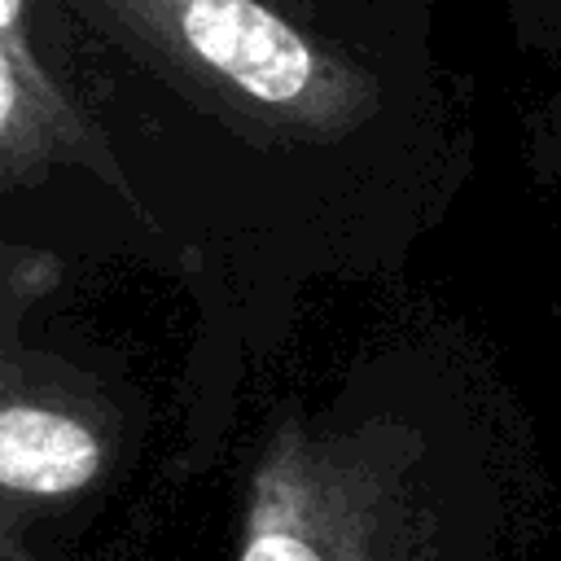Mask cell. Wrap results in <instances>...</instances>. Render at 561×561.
Returning a JSON list of instances; mask_svg holds the SVG:
<instances>
[{
    "mask_svg": "<svg viewBox=\"0 0 561 561\" xmlns=\"http://www.w3.org/2000/svg\"><path fill=\"white\" fill-rule=\"evenodd\" d=\"M184 96L263 140H333L377 110L364 70L263 0H83Z\"/></svg>",
    "mask_w": 561,
    "mask_h": 561,
    "instance_id": "1",
    "label": "cell"
},
{
    "mask_svg": "<svg viewBox=\"0 0 561 561\" xmlns=\"http://www.w3.org/2000/svg\"><path fill=\"white\" fill-rule=\"evenodd\" d=\"M364 504L368 473L351 451L285 430L259 469L241 561H373Z\"/></svg>",
    "mask_w": 561,
    "mask_h": 561,
    "instance_id": "2",
    "label": "cell"
},
{
    "mask_svg": "<svg viewBox=\"0 0 561 561\" xmlns=\"http://www.w3.org/2000/svg\"><path fill=\"white\" fill-rule=\"evenodd\" d=\"M0 153L9 180H31L48 162L66 158L118 184L110 149H101V140L88 131V123L53 88V79L26 48L22 13H0Z\"/></svg>",
    "mask_w": 561,
    "mask_h": 561,
    "instance_id": "3",
    "label": "cell"
},
{
    "mask_svg": "<svg viewBox=\"0 0 561 561\" xmlns=\"http://www.w3.org/2000/svg\"><path fill=\"white\" fill-rule=\"evenodd\" d=\"M101 473V438L70 412L9 394L0 412V478L18 495H66Z\"/></svg>",
    "mask_w": 561,
    "mask_h": 561,
    "instance_id": "4",
    "label": "cell"
}]
</instances>
